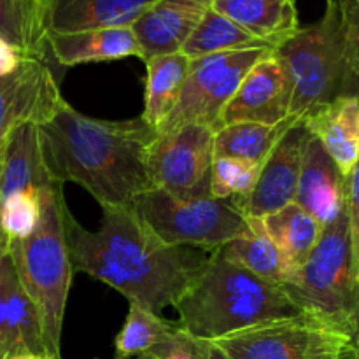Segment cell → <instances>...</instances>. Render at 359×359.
<instances>
[{
    "label": "cell",
    "instance_id": "obj_1",
    "mask_svg": "<svg viewBox=\"0 0 359 359\" xmlns=\"http://www.w3.org/2000/svg\"><path fill=\"white\" fill-rule=\"evenodd\" d=\"M65 241L74 272L118 290L130 304L153 314L174 307L198 279L209 256L168 245L137 216L133 207L104 209L100 226H81L65 209Z\"/></svg>",
    "mask_w": 359,
    "mask_h": 359
},
{
    "label": "cell",
    "instance_id": "obj_2",
    "mask_svg": "<svg viewBox=\"0 0 359 359\" xmlns=\"http://www.w3.org/2000/svg\"><path fill=\"white\" fill-rule=\"evenodd\" d=\"M35 126L49 179L62 186H83L102 209L132 207L142 193L153 189L147 151L156 132L140 118H88L63 100Z\"/></svg>",
    "mask_w": 359,
    "mask_h": 359
},
{
    "label": "cell",
    "instance_id": "obj_3",
    "mask_svg": "<svg viewBox=\"0 0 359 359\" xmlns=\"http://www.w3.org/2000/svg\"><path fill=\"white\" fill-rule=\"evenodd\" d=\"M321 20L298 28L276 49L293 79L291 114L358 97L359 0H325Z\"/></svg>",
    "mask_w": 359,
    "mask_h": 359
},
{
    "label": "cell",
    "instance_id": "obj_4",
    "mask_svg": "<svg viewBox=\"0 0 359 359\" xmlns=\"http://www.w3.org/2000/svg\"><path fill=\"white\" fill-rule=\"evenodd\" d=\"M174 307L179 314L177 328L200 340H216L302 314L283 287L228 262L217 249Z\"/></svg>",
    "mask_w": 359,
    "mask_h": 359
},
{
    "label": "cell",
    "instance_id": "obj_5",
    "mask_svg": "<svg viewBox=\"0 0 359 359\" xmlns=\"http://www.w3.org/2000/svg\"><path fill=\"white\" fill-rule=\"evenodd\" d=\"M41 214L35 230L21 241L7 242V252L25 293L41 318L46 349L51 359H62L63 318L72 284V263L65 241V209L62 184L39 191Z\"/></svg>",
    "mask_w": 359,
    "mask_h": 359
},
{
    "label": "cell",
    "instance_id": "obj_6",
    "mask_svg": "<svg viewBox=\"0 0 359 359\" xmlns=\"http://www.w3.org/2000/svg\"><path fill=\"white\" fill-rule=\"evenodd\" d=\"M283 290L302 314L358 337L359 251L344 210L323 226L318 244Z\"/></svg>",
    "mask_w": 359,
    "mask_h": 359
},
{
    "label": "cell",
    "instance_id": "obj_7",
    "mask_svg": "<svg viewBox=\"0 0 359 359\" xmlns=\"http://www.w3.org/2000/svg\"><path fill=\"white\" fill-rule=\"evenodd\" d=\"M132 207L168 245L216 251L249 228L248 217L230 200H181L153 188L142 193Z\"/></svg>",
    "mask_w": 359,
    "mask_h": 359
},
{
    "label": "cell",
    "instance_id": "obj_8",
    "mask_svg": "<svg viewBox=\"0 0 359 359\" xmlns=\"http://www.w3.org/2000/svg\"><path fill=\"white\" fill-rule=\"evenodd\" d=\"M210 342L231 359H330L356 349L358 337L300 314L262 323Z\"/></svg>",
    "mask_w": 359,
    "mask_h": 359
},
{
    "label": "cell",
    "instance_id": "obj_9",
    "mask_svg": "<svg viewBox=\"0 0 359 359\" xmlns=\"http://www.w3.org/2000/svg\"><path fill=\"white\" fill-rule=\"evenodd\" d=\"M276 49H241L189 60V72L179 100L156 133L188 125H202L216 132L221 114L251 67Z\"/></svg>",
    "mask_w": 359,
    "mask_h": 359
},
{
    "label": "cell",
    "instance_id": "obj_10",
    "mask_svg": "<svg viewBox=\"0 0 359 359\" xmlns=\"http://www.w3.org/2000/svg\"><path fill=\"white\" fill-rule=\"evenodd\" d=\"M212 161L214 132L202 125L156 133L147 151V170L153 188L181 200L212 198Z\"/></svg>",
    "mask_w": 359,
    "mask_h": 359
},
{
    "label": "cell",
    "instance_id": "obj_11",
    "mask_svg": "<svg viewBox=\"0 0 359 359\" xmlns=\"http://www.w3.org/2000/svg\"><path fill=\"white\" fill-rule=\"evenodd\" d=\"M293 91L290 70L276 53H269L245 74L241 86L223 109L221 126L230 123L277 125L286 121L293 116Z\"/></svg>",
    "mask_w": 359,
    "mask_h": 359
},
{
    "label": "cell",
    "instance_id": "obj_12",
    "mask_svg": "<svg viewBox=\"0 0 359 359\" xmlns=\"http://www.w3.org/2000/svg\"><path fill=\"white\" fill-rule=\"evenodd\" d=\"M63 102L48 58L30 56L9 76H0V147L16 126L46 121Z\"/></svg>",
    "mask_w": 359,
    "mask_h": 359
},
{
    "label": "cell",
    "instance_id": "obj_13",
    "mask_svg": "<svg viewBox=\"0 0 359 359\" xmlns=\"http://www.w3.org/2000/svg\"><path fill=\"white\" fill-rule=\"evenodd\" d=\"M307 137L309 130L304 118L298 119L280 137L272 153L263 161L252 191L244 200L233 202L245 217L262 219L294 202Z\"/></svg>",
    "mask_w": 359,
    "mask_h": 359
},
{
    "label": "cell",
    "instance_id": "obj_14",
    "mask_svg": "<svg viewBox=\"0 0 359 359\" xmlns=\"http://www.w3.org/2000/svg\"><path fill=\"white\" fill-rule=\"evenodd\" d=\"M16 354L48 356L41 318L25 293L9 252L0 259V359Z\"/></svg>",
    "mask_w": 359,
    "mask_h": 359
},
{
    "label": "cell",
    "instance_id": "obj_15",
    "mask_svg": "<svg viewBox=\"0 0 359 359\" xmlns=\"http://www.w3.org/2000/svg\"><path fill=\"white\" fill-rule=\"evenodd\" d=\"M214 0H156L132 23L142 60L181 51Z\"/></svg>",
    "mask_w": 359,
    "mask_h": 359
},
{
    "label": "cell",
    "instance_id": "obj_16",
    "mask_svg": "<svg viewBox=\"0 0 359 359\" xmlns=\"http://www.w3.org/2000/svg\"><path fill=\"white\" fill-rule=\"evenodd\" d=\"M294 203L307 210L321 226L330 224L342 212L344 174L311 133L302 156Z\"/></svg>",
    "mask_w": 359,
    "mask_h": 359
},
{
    "label": "cell",
    "instance_id": "obj_17",
    "mask_svg": "<svg viewBox=\"0 0 359 359\" xmlns=\"http://www.w3.org/2000/svg\"><path fill=\"white\" fill-rule=\"evenodd\" d=\"M48 53L63 67L83 63L114 62L123 58L142 60L140 46L132 27L93 28V30L48 34Z\"/></svg>",
    "mask_w": 359,
    "mask_h": 359
},
{
    "label": "cell",
    "instance_id": "obj_18",
    "mask_svg": "<svg viewBox=\"0 0 359 359\" xmlns=\"http://www.w3.org/2000/svg\"><path fill=\"white\" fill-rule=\"evenodd\" d=\"M309 133L319 140L344 175L358 167L359 98L342 97L302 116Z\"/></svg>",
    "mask_w": 359,
    "mask_h": 359
},
{
    "label": "cell",
    "instance_id": "obj_19",
    "mask_svg": "<svg viewBox=\"0 0 359 359\" xmlns=\"http://www.w3.org/2000/svg\"><path fill=\"white\" fill-rule=\"evenodd\" d=\"M212 9L273 49L300 28L297 0H214Z\"/></svg>",
    "mask_w": 359,
    "mask_h": 359
},
{
    "label": "cell",
    "instance_id": "obj_20",
    "mask_svg": "<svg viewBox=\"0 0 359 359\" xmlns=\"http://www.w3.org/2000/svg\"><path fill=\"white\" fill-rule=\"evenodd\" d=\"M0 202L20 191H41L51 184L41 156L37 126H16L0 147Z\"/></svg>",
    "mask_w": 359,
    "mask_h": 359
},
{
    "label": "cell",
    "instance_id": "obj_21",
    "mask_svg": "<svg viewBox=\"0 0 359 359\" xmlns=\"http://www.w3.org/2000/svg\"><path fill=\"white\" fill-rule=\"evenodd\" d=\"M156 0H55L48 18V34L132 27Z\"/></svg>",
    "mask_w": 359,
    "mask_h": 359
},
{
    "label": "cell",
    "instance_id": "obj_22",
    "mask_svg": "<svg viewBox=\"0 0 359 359\" xmlns=\"http://www.w3.org/2000/svg\"><path fill=\"white\" fill-rule=\"evenodd\" d=\"M146 90L140 119L156 132L175 107L189 72V58L181 51L158 55L146 62Z\"/></svg>",
    "mask_w": 359,
    "mask_h": 359
},
{
    "label": "cell",
    "instance_id": "obj_23",
    "mask_svg": "<svg viewBox=\"0 0 359 359\" xmlns=\"http://www.w3.org/2000/svg\"><path fill=\"white\" fill-rule=\"evenodd\" d=\"M248 231L221 245L217 251L228 262L242 266L266 283L283 287L291 279L293 270L290 269L272 238L266 235L262 219L248 217Z\"/></svg>",
    "mask_w": 359,
    "mask_h": 359
},
{
    "label": "cell",
    "instance_id": "obj_24",
    "mask_svg": "<svg viewBox=\"0 0 359 359\" xmlns=\"http://www.w3.org/2000/svg\"><path fill=\"white\" fill-rule=\"evenodd\" d=\"M262 223L293 273L304 265L323 231L321 224L294 202L262 217Z\"/></svg>",
    "mask_w": 359,
    "mask_h": 359
},
{
    "label": "cell",
    "instance_id": "obj_25",
    "mask_svg": "<svg viewBox=\"0 0 359 359\" xmlns=\"http://www.w3.org/2000/svg\"><path fill=\"white\" fill-rule=\"evenodd\" d=\"M300 118L290 119L277 125L262 123H230L214 132V158H237L263 165L280 137Z\"/></svg>",
    "mask_w": 359,
    "mask_h": 359
},
{
    "label": "cell",
    "instance_id": "obj_26",
    "mask_svg": "<svg viewBox=\"0 0 359 359\" xmlns=\"http://www.w3.org/2000/svg\"><path fill=\"white\" fill-rule=\"evenodd\" d=\"M0 39L27 55L48 56V13L42 0H0Z\"/></svg>",
    "mask_w": 359,
    "mask_h": 359
},
{
    "label": "cell",
    "instance_id": "obj_27",
    "mask_svg": "<svg viewBox=\"0 0 359 359\" xmlns=\"http://www.w3.org/2000/svg\"><path fill=\"white\" fill-rule=\"evenodd\" d=\"M265 48L273 49L263 41L256 39L237 23L228 20L223 14L209 9L205 16L200 20L195 30L191 32L186 42L182 44L181 53L189 60L200 58V56L216 55L224 51H241V49H256Z\"/></svg>",
    "mask_w": 359,
    "mask_h": 359
},
{
    "label": "cell",
    "instance_id": "obj_28",
    "mask_svg": "<svg viewBox=\"0 0 359 359\" xmlns=\"http://www.w3.org/2000/svg\"><path fill=\"white\" fill-rule=\"evenodd\" d=\"M177 325H170L158 314L130 304L128 316L114 342L116 359L144 356L165 342Z\"/></svg>",
    "mask_w": 359,
    "mask_h": 359
},
{
    "label": "cell",
    "instance_id": "obj_29",
    "mask_svg": "<svg viewBox=\"0 0 359 359\" xmlns=\"http://www.w3.org/2000/svg\"><path fill=\"white\" fill-rule=\"evenodd\" d=\"M262 165L237 158H214L210 196L217 200H244L258 181Z\"/></svg>",
    "mask_w": 359,
    "mask_h": 359
},
{
    "label": "cell",
    "instance_id": "obj_30",
    "mask_svg": "<svg viewBox=\"0 0 359 359\" xmlns=\"http://www.w3.org/2000/svg\"><path fill=\"white\" fill-rule=\"evenodd\" d=\"M41 214L39 191H20L0 202V231L7 241L27 238Z\"/></svg>",
    "mask_w": 359,
    "mask_h": 359
},
{
    "label": "cell",
    "instance_id": "obj_31",
    "mask_svg": "<svg viewBox=\"0 0 359 359\" xmlns=\"http://www.w3.org/2000/svg\"><path fill=\"white\" fill-rule=\"evenodd\" d=\"M154 359H203V340L175 328L161 346L149 353Z\"/></svg>",
    "mask_w": 359,
    "mask_h": 359
},
{
    "label": "cell",
    "instance_id": "obj_32",
    "mask_svg": "<svg viewBox=\"0 0 359 359\" xmlns=\"http://www.w3.org/2000/svg\"><path fill=\"white\" fill-rule=\"evenodd\" d=\"M30 56L32 55H27L11 42L0 39V76H9V74L16 72L23 65L25 60Z\"/></svg>",
    "mask_w": 359,
    "mask_h": 359
},
{
    "label": "cell",
    "instance_id": "obj_33",
    "mask_svg": "<svg viewBox=\"0 0 359 359\" xmlns=\"http://www.w3.org/2000/svg\"><path fill=\"white\" fill-rule=\"evenodd\" d=\"M203 359H231L223 349L210 340H203Z\"/></svg>",
    "mask_w": 359,
    "mask_h": 359
},
{
    "label": "cell",
    "instance_id": "obj_34",
    "mask_svg": "<svg viewBox=\"0 0 359 359\" xmlns=\"http://www.w3.org/2000/svg\"><path fill=\"white\" fill-rule=\"evenodd\" d=\"M330 359H359V351L356 347V349L346 351V353L339 354V356H335V358H330Z\"/></svg>",
    "mask_w": 359,
    "mask_h": 359
},
{
    "label": "cell",
    "instance_id": "obj_35",
    "mask_svg": "<svg viewBox=\"0 0 359 359\" xmlns=\"http://www.w3.org/2000/svg\"><path fill=\"white\" fill-rule=\"evenodd\" d=\"M7 359H51V358L41 356V354H16V356H11Z\"/></svg>",
    "mask_w": 359,
    "mask_h": 359
},
{
    "label": "cell",
    "instance_id": "obj_36",
    "mask_svg": "<svg viewBox=\"0 0 359 359\" xmlns=\"http://www.w3.org/2000/svg\"><path fill=\"white\" fill-rule=\"evenodd\" d=\"M7 242H9V241H7V238L2 235V237H0V259H2V256L6 255V251H7Z\"/></svg>",
    "mask_w": 359,
    "mask_h": 359
},
{
    "label": "cell",
    "instance_id": "obj_37",
    "mask_svg": "<svg viewBox=\"0 0 359 359\" xmlns=\"http://www.w3.org/2000/svg\"><path fill=\"white\" fill-rule=\"evenodd\" d=\"M53 4H55V0H42V6H44L46 13H48V18H49V13H51Z\"/></svg>",
    "mask_w": 359,
    "mask_h": 359
},
{
    "label": "cell",
    "instance_id": "obj_38",
    "mask_svg": "<svg viewBox=\"0 0 359 359\" xmlns=\"http://www.w3.org/2000/svg\"><path fill=\"white\" fill-rule=\"evenodd\" d=\"M139 359H153L149 354H144V356H139Z\"/></svg>",
    "mask_w": 359,
    "mask_h": 359
},
{
    "label": "cell",
    "instance_id": "obj_39",
    "mask_svg": "<svg viewBox=\"0 0 359 359\" xmlns=\"http://www.w3.org/2000/svg\"><path fill=\"white\" fill-rule=\"evenodd\" d=\"M0 170H2V161H0ZM0 237H2V231H0Z\"/></svg>",
    "mask_w": 359,
    "mask_h": 359
},
{
    "label": "cell",
    "instance_id": "obj_40",
    "mask_svg": "<svg viewBox=\"0 0 359 359\" xmlns=\"http://www.w3.org/2000/svg\"><path fill=\"white\" fill-rule=\"evenodd\" d=\"M153 359H154V358H153Z\"/></svg>",
    "mask_w": 359,
    "mask_h": 359
}]
</instances>
